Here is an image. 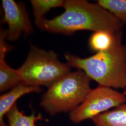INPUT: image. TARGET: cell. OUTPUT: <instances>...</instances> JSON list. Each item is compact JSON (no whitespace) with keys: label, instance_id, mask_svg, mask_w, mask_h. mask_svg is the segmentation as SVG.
<instances>
[{"label":"cell","instance_id":"30bf717a","mask_svg":"<svg viewBox=\"0 0 126 126\" xmlns=\"http://www.w3.org/2000/svg\"><path fill=\"white\" fill-rule=\"evenodd\" d=\"M8 126H37L36 122L43 120L40 113L36 115L34 113L27 115L20 111L16 104H14L6 114Z\"/></svg>","mask_w":126,"mask_h":126},{"label":"cell","instance_id":"277c9868","mask_svg":"<svg viewBox=\"0 0 126 126\" xmlns=\"http://www.w3.org/2000/svg\"><path fill=\"white\" fill-rule=\"evenodd\" d=\"M71 68L67 63L61 62L54 51L31 45L24 62L17 70L23 84L48 88L70 72Z\"/></svg>","mask_w":126,"mask_h":126},{"label":"cell","instance_id":"8992f818","mask_svg":"<svg viewBox=\"0 0 126 126\" xmlns=\"http://www.w3.org/2000/svg\"><path fill=\"white\" fill-rule=\"evenodd\" d=\"M2 7L4 11L2 22L8 26L6 29L7 39L16 41L23 34L28 36L33 33L34 29L24 3L14 0H2Z\"/></svg>","mask_w":126,"mask_h":126},{"label":"cell","instance_id":"5b68a950","mask_svg":"<svg viewBox=\"0 0 126 126\" xmlns=\"http://www.w3.org/2000/svg\"><path fill=\"white\" fill-rule=\"evenodd\" d=\"M126 102V97L123 93L110 87L99 86L91 89L83 102L70 113L69 117L75 123L92 120Z\"/></svg>","mask_w":126,"mask_h":126},{"label":"cell","instance_id":"7c38bea8","mask_svg":"<svg viewBox=\"0 0 126 126\" xmlns=\"http://www.w3.org/2000/svg\"><path fill=\"white\" fill-rule=\"evenodd\" d=\"M115 34L104 31L94 32L89 40L90 49L96 53L109 50L113 45Z\"/></svg>","mask_w":126,"mask_h":126},{"label":"cell","instance_id":"8fae6325","mask_svg":"<svg viewBox=\"0 0 126 126\" xmlns=\"http://www.w3.org/2000/svg\"><path fill=\"white\" fill-rule=\"evenodd\" d=\"M35 23L41 30L45 14L50 10L58 7H63L65 0H31Z\"/></svg>","mask_w":126,"mask_h":126},{"label":"cell","instance_id":"6da1fadb","mask_svg":"<svg viewBox=\"0 0 126 126\" xmlns=\"http://www.w3.org/2000/svg\"><path fill=\"white\" fill-rule=\"evenodd\" d=\"M64 11L51 19L45 18L41 30L69 35L79 31L109 32L122 31L124 24L113 14L97 3L86 0H66Z\"/></svg>","mask_w":126,"mask_h":126},{"label":"cell","instance_id":"52a82bcc","mask_svg":"<svg viewBox=\"0 0 126 126\" xmlns=\"http://www.w3.org/2000/svg\"><path fill=\"white\" fill-rule=\"evenodd\" d=\"M6 30L0 31V92L12 89L22 83L17 69H14L6 63V55L13 49L6 42Z\"/></svg>","mask_w":126,"mask_h":126},{"label":"cell","instance_id":"ba28073f","mask_svg":"<svg viewBox=\"0 0 126 126\" xmlns=\"http://www.w3.org/2000/svg\"><path fill=\"white\" fill-rule=\"evenodd\" d=\"M41 87L29 86L21 83L0 96V126H8L4 118L16 101L24 95L32 93H40Z\"/></svg>","mask_w":126,"mask_h":126},{"label":"cell","instance_id":"9c48e42d","mask_svg":"<svg viewBox=\"0 0 126 126\" xmlns=\"http://www.w3.org/2000/svg\"><path fill=\"white\" fill-rule=\"evenodd\" d=\"M92 120L96 126H126V103L100 114Z\"/></svg>","mask_w":126,"mask_h":126},{"label":"cell","instance_id":"3957f363","mask_svg":"<svg viewBox=\"0 0 126 126\" xmlns=\"http://www.w3.org/2000/svg\"><path fill=\"white\" fill-rule=\"evenodd\" d=\"M91 80L80 70L68 73L48 88L41 99V107L51 115L71 113L86 98L91 89Z\"/></svg>","mask_w":126,"mask_h":126},{"label":"cell","instance_id":"7a4b0ae2","mask_svg":"<svg viewBox=\"0 0 126 126\" xmlns=\"http://www.w3.org/2000/svg\"><path fill=\"white\" fill-rule=\"evenodd\" d=\"M114 34L112 47L87 58L66 53V63L85 72L99 86L126 89V45L122 43V32Z\"/></svg>","mask_w":126,"mask_h":126},{"label":"cell","instance_id":"5bb4252c","mask_svg":"<svg viewBox=\"0 0 126 126\" xmlns=\"http://www.w3.org/2000/svg\"><path fill=\"white\" fill-rule=\"evenodd\" d=\"M123 94H124L125 95V96L126 97V89L125 90V91L124 92V93H123Z\"/></svg>","mask_w":126,"mask_h":126},{"label":"cell","instance_id":"4fadbf2b","mask_svg":"<svg viewBox=\"0 0 126 126\" xmlns=\"http://www.w3.org/2000/svg\"><path fill=\"white\" fill-rule=\"evenodd\" d=\"M96 3L126 24V0H98Z\"/></svg>","mask_w":126,"mask_h":126}]
</instances>
